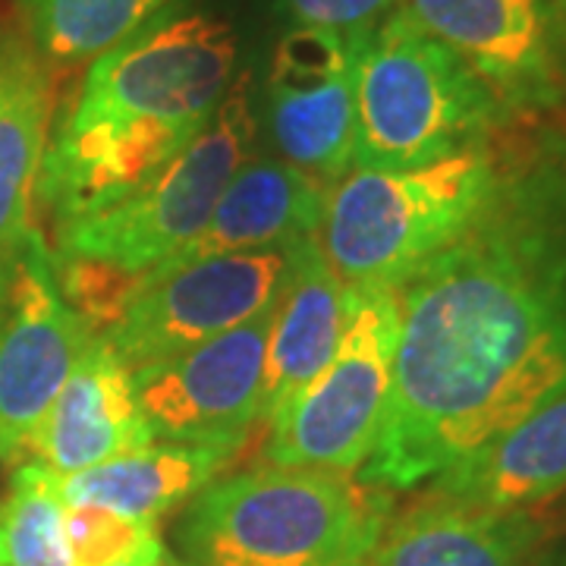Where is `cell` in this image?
Returning <instances> with one entry per match:
<instances>
[{
	"mask_svg": "<svg viewBox=\"0 0 566 566\" xmlns=\"http://www.w3.org/2000/svg\"><path fill=\"white\" fill-rule=\"evenodd\" d=\"M403 318L365 485L409 491L566 390V237L501 199L400 290Z\"/></svg>",
	"mask_w": 566,
	"mask_h": 566,
	"instance_id": "6da1fadb",
	"label": "cell"
},
{
	"mask_svg": "<svg viewBox=\"0 0 566 566\" xmlns=\"http://www.w3.org/2000/svg\"><path fill=\"white\" fill-rule=\"evenodd\" d=\"M237 57L233 25L208 13L148 22L104 51L48 139L35 199L66 223L155 177L211 120Z\"/></svg>",
	"mask_w": 566,
	"mask_h": 566,
	"instance_id": "7a4b0ae2",
	"label": "cell"
},
{
	"mask_svg": "<svg viewBox=\"0 0 566 566\" xmlns=\"http://www.w3.org/2000/svg\"><path fill=\"white\" fill-rule=\"evenodd\" d=\"M255 126L252 73L243 70L174 161L117 202L61 223L57 281L66 303L95 334L120 315L158 264L202 230L227 182L252 158Z\"/></svg>",
	"mask_w": 566,
	"mask_h": 566,
	"instance_id": "3957f363",
	"label": "cell"
},
{
	"mask_svg": "<svg viewBox=\"0 0 566 566\" xmlns=\"http://www.w3.org/2000/svg\"><path fill=\"white\" fill-rule=\"evenodd\" d=\"M390 520V491L344 472L264 465L196 494L177 528L186 566H356Z\"/></svg>",
	"mask_w": 566,
	"mask_h": 566,
	"instance_id": "277c9868",
	"label": "cell"
},
{
	"mask_svg": "<svg viewBox=\"0 0 566 566\" xmlns=\"http://www.w3.org/2000/svg\"><path fill=\"white\" fill-rule=\"evenodd\" d=\"M494 199V161L479 145L403 170L349 167L327 192L318 240L344 286H403L482 221Z\"/></svg>",
	"mask_w": 566,
	"mask_h": 566,
	"instance_id": "5b68a950",
	"label": "cell"
},
{
	"mask_svg": "<svg viewBox=\"0 0 566 566\" xmlns=\"http://www.w3.org/2000/svg\"><path fill=\"white\" fill-rule=\"evenodd\" d=\"M497 111L485 85L403 7L363 32L353 167L403 170L457 155Z\"/></svg>",
	"mask_w": 566,
	"mask_h": 566,
	"instance_id": "8992f818",
	"label": "cell"
},
{
	"mask_svg": "<svg viewBox=\"0 0 566 566\" xmlns=\"http://www.w3.org/2000/svg\"><path fill=\"white\" fill-rule=\"evenodd\" d=\"M403 286H346L344 334L318 378L268 428L264 463L353 475L385 422L403 318Z\"/></svg>",
	"mask_w": 566,
	"mask_h": 566,
	"instance_id": "52a82bcc",
	"label": "cell"
},
{
	"mask_svg": "<svg viewBox=\"0 0 566 566\" xmlns=\"http://www.w3.org/2000/svg\"><path fill=\"white\" fill-rule=\"evenodd\" d=\"M95 331L66 303L39 227L0 264V460L25 463Z\"/></svg>",
	"mask_w": 566,
	"mask_h": 566,
	"instance_id": "ba28073f",
	"label": "cell"
},
{
	"mask_svg": "<svg viewBox=\"0 0 566 566\" xmlns=\"http://www.w3.org/2000/svg\"><path fill=\"white\" fill-rule=\"evenodd\" d=\"M293 245L214 255L145 281L102 331L129 371L180 356L274 308L293 271Z\"/></svg>",
	"mask_w": 566,
	"mask_h": 566,
	"instance_id": "9c48e42d",
	"label": "cell"
},
{
	"mask_svg": "<svg viewBox=\"0 0 566 566\" xmlns=\"http://www.w3.org/2000/svg\"><path fill=\"white\" fill-rule=\"evenodd\" d=\"M363 32L293 25L268 73V126L283 161L324 182L349 174L356 155V57Z\"/></svg>",
	"mask_w": 566,
	"mask_h": 566,
	"instance_id": "30bf717a",
	"label": "cell"
},
{
	"mask_svg": "<svg viewBox=\"0 0 566 566\" xmlns=\"http://www.w3.org/2000/svg\"><path fill=\"white\" fill-rule=\"evenodd\" d=\"M271 315L240 324L208 344L133 371L142 416L161 441L249 438L262 419Z\"/></svg>",
	"mask_w": 566,
	"mask_h": 566,
	"instance_id": "8fae6325",
	"label": "cell"
},
{
	"mask_svg": "<svg viewBox=\"0 0 566 566\" xmlns=\"http://www.w3.org/2000/svg\"><path fill=\"white\" fill-rule=\"evenodd\" d=\"M403 10L497 107H547L564 95V17L547 0H406Z\"/></svg>",
	"mask_w": 566,
	"mask_h": 566,
	"instance_id": "7c38bea8",
	"label": "cell"
},
{
	"mask_svg": "<svg viewBox=\"0 0 566 566\" xmlns=\"http://www.w3.org/2000/svg\"><path fill=\"white\" fill-rule=\"evenodd\" d=\"M148 444H155V434L136 400L133 371L95 334L48 409L29 460L63 479Z\"/></svg>",
	"mask_w": 566,
	"mask_h": 566,
	"instance_id": "4fadbf2b",
	"label": "cell"
},
{
	"mask_svg": "<svg viewBox=\"0 0 566 566\" xmlns=\"http://www.w3.org/2000/svg\"><path fill=\"white\" fill-rule=\"evenodd\" d=\"M327 192L331 189L324 182L312 180L293 164L249 158L233 174V180L227 182L202 230L189 243H182L167 262L158 264L145 281H155L182 264L214 259V255L300 243L322 230Z\"/></svg>",
	"mask_w": 566,
	"mask_h": 566,
	"instance_id": "5bb4252c",
	"label": "cell"
},
{
	"mask_svg": "<svg viewBox=\"0 0 566 566\" xmlns=\"http://www.w3.org/2000/svg\"><path fill=\"white\" fill-rule=\"evenodd\" d=\"M542 526L532 510H488L424 494L390 516L359 566H523Z\"/></svg>",
	"mask_w": 566,
	"mask_h": 566,
	"instance_id": "9a60e30c",
	"label": "cell"
},
{
	"mask_svg": "<svg viewBox=\"0 0 566 566\" xmlns=\"http://www.w3.org/2000/svg\"><path fill=\"white\" fill-rule=\"evenodd\" d=\"M346 286L327 264L318 233L293 252V271L274 303L264 356L262 422H274L303 387H308L344 334Z\"/></svg>",
	"mask_w": 566,
	"mask_h": 566,
	"instance_id": "2e32d148",
	"label": "cell"
},
{
	"mask_svg": "<svg viewBox=\"0 0 566 566\" xmlns=\"http://www.w3.org/2000/svg\"><path fill=\"white\" fill-rule=\"evenodd\" d=\"M566 491V390L551 397L497 441L441 472L428 494L488 506L532 510Z\"/></svg>",
	"mask_w": 566,
	"mask_h": 566,
	"instance_id": "e0dca14e",
	"label": "cell"
},
{
	"mask_svg": "<svg viewBox=\"0 0 566 566\" xmlns=\"http://www.w3.org/2000/svg\"><path fill=\"white\" fill-rule=\"evenodd\" d=\"M245 441L249 438L148 444L117 460L82 469L76 475H63L61 497L66 506L92 504L158 523L164 513L218 482L227 465L240 457Z\"/></svg>",
	"mask_w": 566,
	"mask_h": 566,
	"instance_id": "ac0fdd59",
	"label": "cell"
},
{
	"mask_svg": "<svg viewBox=\"0 0 566 566\" xmlns=\"http://www.w3.org/2000/svg\"><path fill=\"white\" fill-rule=\"evenodd\" d=\"M51 129V76L39 48L0 29V264L20 252Z\"/></svg>",
	"mask_w": 566,
	"mask_h": 566,
	"instance_id": "d6986e66",
	"label": "cell"
},
{
	"mask_svg": "<svg viewBox=\"0 0 566 566\" xmlns=\"http://www.w3.org/2000/svg\"><path fill=\"white\" fill-rule=\"evenodd\" d=\"M170 0H20L29 41L51 63H80L136 35Z\"/></svg>",
	"mask_w": 566,
	"mask_h": 566,
	"instance_id": "ffe728a7",
	"label": "cell"
},
{
	"mask_svg": "<svg viewBox=\"0 0 566 566\" xmlns=\"http://www.w3.org/2000/svg\"><path fill=\"white\" fill-rule=\"evenodd\" d=\"M3 547L10 566H70L66 545V504L61 475L39 460L17 465L10 494L0 504Z\"/></svg>",
	"mask_w": 566,
	"mask_h": 566,
	"instance_id": "44dd1931",
	"label": "cell"
},
{
	"mask_svg": "<svg viewBox=\"0 0 566 566\" xmlns=\"http://www.w3.org/2000/svg\"><path fill=\"white\" fill-rule=\"evenodd\" d=\"M70 566H164L167 547L155 523L92 504L66 506Z\"/></svg>",
	"mask_w": 566,
	"mask_h": 566,
	"instance_id": "7402d4cb",
	"label": "cell"
},
{
	"mask_svg": "<svg viewBox=\"0 0 566 566\" xmlns=\"http://www.w3.org/2000/svg\"><path fill=\"white\" fill-rule=\"evenodd\" d=\"M281 10L305 29H327V32H365L381 22L400 0H277Z\"/></svg>",
	"mask_w": 566,
	"mask_h": 566,
	"instance_id": "603a6c76",
	"label": "cell"
},
{
	"mask_svg": "<svg viewBox=\"0 0 566 566\" xmlns=\"http://www.w3.org/2000/svg\"><path fill=\"white\" fill-rule=\"evenodd\" d=\"M0 566H10L7 564V547H3V513H0Z\"/></svg>",
	"mask_w": 566,
	"mask_h": 566,
	"instance_id": "cb8c5ba5",
	"label": "cell"
},
{
	"mask_svg": "<svg viewBox=\"0 0 566 566\" xmlns=\"http://www.w3.org/2000/svg\"><path fill=\"white\" fill-rule=\"evenodd\" d=\"M547 3H551V7H554V10H557V13L566 20V0H547Z\"/></svg>",
	"mask_w": 566,
	"mask_h": 566,
	"instance_id": "d4e9b609",
	"label": "cell"
},
{
	"mask_svg": "<svg viewBox=\"0 0 566 566\" xmlns=\"http://www.w3.org/2000/svg\"><path fill=\"white\" fill-rule=\"evenodd\" d=\"M164 566H174V564H164Z\"/></svg>",
	"mask_w": 566,
	"mask_h": 566,
	"instance_id": "484cf974",
	"label": "cell"
},
{
	"mask_svg": "<svg viewBox=\"0 0 566 566\" xmlns=\"http://www.w3.org/2000/svg\"><path fill=\"white\" fill-rule=\"evenodd\" d=\"M356 566H359V564H356Z\"/></svg>",
	"mask_w": 566,
	"mask_h": 566,
	"instance_id": "4316f807",
	"label": "cell"
},
{
	"mask_svg": "<svg viewBox=\"0 0 566 566\" xmlns=\"http://www.w3.org/2000/svg\"><path fill=\"white\" fill-rule=\"evenodd\" d=\"M564 566H566V564H564Z\"/></svg>",
	"mask_w": 566,
	"mask_h": 566,
	"instance_id": "83f0119b",
	"label": "cell"
}]
</instances>
